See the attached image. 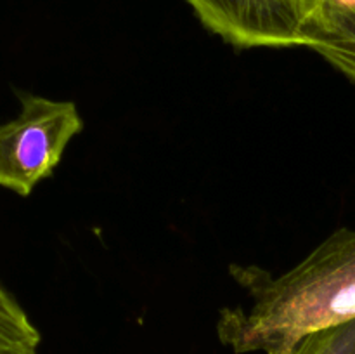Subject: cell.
Listing matches in <instances>:
<instances>
[{"mask_svg": "<svg viewBox=\"0 0 355 354\" xmlns=\"http://www.w3.org/2000/svg\"><path fill=\"white\" fill-rule=\"evenodd\" d=\"M300 3H302V7H304L305 14H307L309 24H311V21L314 19V16L318 14V10L321 9L322 0H300Z\"/></svg>", "mask_w": 355, "mask_h": 354, "instance_id": "obj_7", "label": "cell"}, {"mask_svg": "<svg viewBox=\"0 0 355 354\" xmlns=\"http://www.w3.org/2000/svg\"><path fill=\"white\" fill-rule=\"evenodd\" d=\"M355 87V0H322L307 28V45Z\"/></svg>", "mask_w": 355, "mask_h": 354, "instance_id": "obj_4", "label": "cell"}, {"mask_svg": "<svg viewBox=\"0 0 355 354\" xmlns=\"http://www.w3.org/2000/svg\"><path fill=\"white\" fill-rule=\"evenodd\" d=\"M40 333L19 302L0 285V354H38Z\"/></svg>", "mask_w": 355, "mask_h": 354, "instance_id": "obj_5", "label": "cell"}, {"mask_svg": "<svg viewBox=\"0 0 355 354\" xmlns=\"http://www.w3.org/2000/svg\"><path fill=\"white\" fill-rule=\"evenodd\" d=\"M19 101V115L0 125V186L30 196L58 169L71 139L83 130V120L71 101L26 92Z\"/></svg>", "mask_w": 355, "mask_h": 354, "instance_id": "obj_2", "label": "cell"}, {"mask_svg": "<svg viewBox=\"0 0 355 354\" xmlns=\"http://www.w3.org/2000/svg\"><path fill=\"white\" fill-rule=\"evenodd\" d=\"M229 273L252 298L218 316V339L236 354H293L311 333L355 319L354 229L335 231L281 276L239 264Z\"/></svg>", "mask_w": 355, "mask_h": 354, "instance_id": "obj_1", "label": "cell"}, {"mask_svg": "<svg viewBox=\"0 0 355 354\" xmlns=\"http://www.w3.org/2000/svg\"><path fill=\"white\" fill-rule=\"evenodd\" d=\"M293 354H355V319L311 333Z\"/></svg>", "mask_w": 355, "mask_h": 354, "instance_id": "obj_6", "label": "cell"}, {"mask_svg": "<svg viewBox=\"0 0 355 354\" xmlns=\"http://www.w3.org/2000/svg\"><path fill=\"white\" fill-rule=\"evenodd\" d=\"M198 19L236 49L307 45L300 0H187Z\"/></svg>", "mask_w": 355, "mask_h": 354, "instance_id": "obj_3", "label": "cell"}]
</instances>
